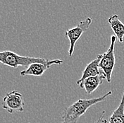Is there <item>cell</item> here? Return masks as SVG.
Instances as JSON below:
<instances>
[{
    "label": "cell",
    "mask_w": 124,
    "mask_h": 123,
    "mask_svg": "<svg viewBox=\"0 0 124 123\" xmlns=\"http://www.w3.org/2000/svg\"><path fill=\"white\" fill-rule=\"evenodd\" d=\"M111 94L112 91H109L101 97L78 100L64 110L62 115V123H77L79 118L83 115L89 108L106 100Z\"/></svg>",
    "instance_id": "1"
},
{
    "label": "cell",
    "mask_w": 124,
    "mask_h": 123,
    "mask_svg": "<svg viewBox=\"0 0 124 123\" xmlns=\"http://www.w3.org/2000/svg\"><path fill=\"white\" fill-rule=\"evenodd\" d=\"M0 62L3 64L13 68H17L20 66L28 67L30 65L34 63H42V64L54 63L56 65H60L63 63V61L60 60H48L45 58L21 56L9 50H6L0 53Z\"/></svg>",
    "instance_id": "2"
},
{
    "label": "cell",
    "mask_w": 124,
    "mask_h": 123,
    "mask_svg": "<svg viewBox=\"0 0 124 123\" xmlns=\"http://www.w3.org/2000/svg\"><path fill=\"white\" fill-rule=\"evenodd\" d=\"M117 38L115 35L111 37V45L108 50L101 54V58L100 62V67L102 72L104 74L108 83L111 81L112 72L115 67V44Z\"/></svg>",
    "instance_id": "3"
},
{
    "label": "cell",
    "mask_w": 124,
    "mask_h": 123,
    "mask_svg": "<svg viewBox=\"0 0 124 123\" xmlns=\"http://www.w3.org/2000/svg\"><path fill=\"white\" fill-rule=\"evenodd\" d=\"M92 23V18H87L84 21H80L74 28L68 29L65 32V36L69 40L70 48L69 50V55L71 57L73 53L76 44L78 40L80 38L82 35L87 31Z\"/></svg>",
    "instance_id": "4"
},
{
    "label": "cell",
    "mask_w": 124,
    "mask_h": 123,
    "mask_svg": "<svg viewBox=\"0 0 124 123\" xmlns=\"http://www.w3.org/2000/svg\"><path fill=\"white\" fill-rule=\"evenodd\" d=\"M24 105L25 103L22 94L16 91L7 93L3 98L2 107L11 114L23 112Z\"/></svg>",
    "instance_id": "5"
},
{
    "label": "cell",
    "mask_w": 124,
    "mask_h": 123,
    "mask_svg": "<svg viewBox=\"0 0 124 123\" xmlns=\"http://www.w3.org/2000/svg\"><path fill=\"white\" fill-rule=\"evenodd\" d=\"M101 54H99L96 59L90 62L86 66V67L83 71L80 79H79L76 82L77 85H78L80 88H82L83 83L86 79L89 77L98 76L103 73L100 67V62L101 60Z\"/></svg>",
    "instance_id": "6"
},
{
    "label": "cell",
    "mask_w": 124,
    "mask_h": 123,
    "mask_svg": "<svg viewBox=\"0 0 124 123\" xmlns=\"http://www.w3.org/2000/svg\"><path fill=\"white\" fill-rule=\"evenodd\" d=\"M52 65H56L54 63L51 64H42V63H34L30 65L27 69L21 71L20 74L21 77L25 76H34L41 77L46 70Z\"/></svg>",
    "instance_id": "7"
},
{
    "label": "cell",
    "mask_w": 124,
    "mask_h": 123,
    "mask_svg": "<svg viewBox=\"0 0 124 123\" xmlns=\"http://www.w3.org/2000/svg\"><path fill=\"white\" fill-rule=\"evenodd\" d=\"M105 79H107L104 73L98 76L89 77L83 81L81 88H84L87 94H91L97 89Z\"/></svg>",
    "instance_id": "8"
},
{
    "label": "cell",
    "mask_w": 124,
    "mask_h": 123,
    "mask_svg": "<svg viewBox=\"0 0 124 123\" xmlns=\"http://www.w3.org/2000/svg\"><path fill=\"white\" fill-rule=\"evenodd\" d=\"M108 23L118 41L120 43H123L124 38V24L121 21L118 16L114 14L110 16L108 19Z\"/></svg>",
    "instance_id": "9"
},
{
    "label": "cell",
    "mask_w": 124,
    "mask_h": 123,
    "mask_svg": "<svg viewBox=\"0 0 124 123\" xmlns=\"http://www.w3.org/2000/svg\"><path fill=\"white\" fill-rule=\"evenodd\" d=\"M108 123H124V91L121 103L108 118Z\"/></svg>",
    "instance_id": "10"
},
{
    "label": "cell",
    "mask_w": 124,
    "mask_h": 123,
    "mask_svg": "<svg viewBox=\"0 0 124 123\" xmlns=\"http://www.w3.org/2000/svg\"><path fill=\"white\" fill-rule=\"evenodd\" d=\"M104 114H105V111H103L100 117L94 123H107L108 121L107 120L104 119Z\"/></svg>",
    "instance_id": "11"
}]
</instances>
